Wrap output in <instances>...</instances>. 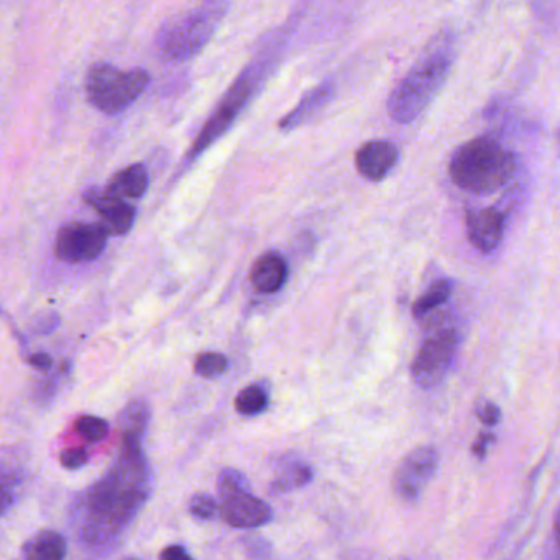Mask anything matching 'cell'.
<instances>
[{
	"mask_svg": "<svg viewBox=\"0 0 560 560\" xmlns=\"http://www.w3.org/2000/svg\"><path fill=\"white\" fill-rule=\"evenodd\" d=\"M454 60V34L448 31L439 32L428 42L418 61L389 94V117L402 126L418 120L444 86Z\"/></svg>",
	"mask_w": 560,
	"mask_h": 560,
	"instance_id": "cell-1",
	"label": "cell"
},
{
	"mask_svg": "<svg viewBox=\"0 0 560 560\" xmlns=\"http://www.w3.org/2000/svg\"><path fill=\"white\" fill-rule=\"evenodd\" d=\"M516 156L491 137H477L458 147L448 163L455 186L474 195H493L516 173Z\"/></svg>",
	"mask_w": 560,
	"mask_h": 560,
	"instance_id": "cell-2",
	"label": "cell"
},
{
	"mask_svg": "<svg viewBox=\"0 0 560 560\" xmlns=\"http://www.w3.org/2000/svg\"><path fill=\"white\" fill-rule=\"evenodd\" d=\"M222 18L224 8L209 0L202 8L170 19L156 37L160 57L168 61H185L195 57L211 42Z\"/></svg>",
	"mask_w": 560,
	"mask_h": 560,
	"instance_id": "cell-3",
	"label": "cell"
},
{
	"mask_svg": "<svg viewBox=\"0 0 560 560\" xmlns=\"http://www.w3.org/2000/svg\"><path fill=\"white\" fill-rule=\"evenodd\" d=\"M149 81L145 70L120 71L113 65H94L86 78L88 100L101 113L116 116L139 100Z\"/></svg>",
	"mask_w": 560,
	"mask_h": 560,
	"instance_id": "cell-4",
	"label": "cell"
},
{
	"mask_svg": "<svg viewBox=\"0 0 560 560\" xmlns=\"http://www.w3.org/2000/svg\"><path fill=\"white\" fill-rule=\"evenodd\" d=\"M458 350V334L454 327H439L425 337L411 365V376L422 389L441 385L447 376Z\"/></svg>",
	"mask_w": 560,
	"mask_h": 560,
	"instance_id": "cell-5",
	"label": "cell"
},
{
	"mask_svg": "<svg viewBox=\"0 0 560 560\" xmlns=\"http://www.w3.org/2000/svg\"><path fill=\"white\" fill-rule=\"evenodd\" d=\"M109 231L103 224L71 222L58 232L55 254L67 264H83L100 257L109 241Z\"/></svg>",
	"mask_w": 560,
	"mask_h": 560,
	"instance_id": "cell-6",
	"label": "cell"
},
{
	"mask_svg": "<svg viewBox=\"0 0 560 560\" xmlns=\"http://www.w3.org/2000/svg\"><path fill=\"white\" fill-rule=\"evenodd\" d=\"M439 454L431 445L409 452L395 474V491L406 503H415L424 493L438 471Z\"/></svg>",
	"mask_w": 560,
	"mask_h": 560,
	"instance_id": "cell-7",
	"label": "cell"
},
{
	"mask_svg": "<svg viewBox=\"0 0 560 560\" xmlns=\"http://www.w3.org/2000/svg\"><path fill=\"white\" fill-rule=\"evenodd\" d=\"M254 74H252L250 70L244 71L242 77L235 81L232 90L229 91L228 96H225L224 103L218 107L214 116L209 119V122L206 124L205 129H202L201 136L196 140L195 145H192L191 152H189V160L196 159V156L201 155L208 147H211L229 127L234 122L235 117L241 113L242 107L247 104L248 97L252 94V88H254Z\"/></svg>",
	"mask_w": 560,
	"mask_h": 560,
	"instance_id": "cell-8",
	"label": "cell"
},
{
	"mask_svg": "<svg viewBox=\"0 0 560 560\" xmlns=\"http://www.w3.org/2000/svg\"><path fill=\"white\" fill-rule=\"evenodd\" d=\"M84 201L100 214L101 224L113 235H126L136 222V208L109 189L91 188Z\"/></svg>",
	"mask_w": 560,
	"mask_h": 560,
	"instance_id": "cell-9",
	"label": "cell"
},
{
	"mask_svg": "<svg viewBox=\"0 0 560 560\" xmlns=\"http://www.w3.org/2000/svg\"><path fill=\"white\" fill-rule=\"evenodd\" d=\"M468 241L481 254H493L504 234V214L494 208L474 209L467 214Z\"/></svg>",
	"mask_w": 560,
	"mask_h": 560,
	"instance_id": "cell-10",
	"label": "cell"
},
{
	"mask_svg": "<svg viewBox=\"0 0 560 560\" xmlns=\"http://www.w3.org/2000/svg\"><path fill=\"white\" fill-rule=\"evenodd\" d=\"M399 160V150L388 140H372L360 147L355 153L357 172L369 179L378 183L385 179L395 168Z\"/></svg>",
	"mask_w": 560,
	"mask_h": 560,
	"instance_id": "cell-11",
	"label": "cell"
},
{
	"mask_svg": "<svg viewBox=\"0 0 560 560\" xmlns=\"http://www.w3.org/2000/svg\"><path fill=\"white\" fill-rule=\"evenodd\" d=\"M222 517L237 529H255L270 523L273 511L267 501L247 493L222 501Z\"/></svg>",
	"mask_w": 560,
	"mask_h": 560,
	"instance_id": "cell-12",
	"label": "cell"
},
{
	"mask_svg": "<svg viewBox=\"0 0 560 560\" xmlns=\"http://www.w3.org/2000/svg\"><path fill=\"white\" fill-rule=\"evenodd\" d=\"M250 280L255 290L260 293H278L288 280L287 260L277 252L261 255L252 267Z\"/></svg>",
	"mask_w": 560,
	"mask_h": 560,
	"instance_id": "cell-13",
	"label": "cell"
},
{
	"mask_svg": "<svg viewBox=\"0 0 560 560\" xmlns=\"http://www.w3.org/2000/svg\"><path fill=\"white\" fill-rule=\"evenodd\" d=\"M334 96H336L334 83L327 81V83L320 84L316 90L306 94L303 101L288 116L283 117V120L280 122V129L283 132H291V130L298 129L303 124L310 122L313 117H316L332 101Z\"/></svg>",
	"mask_w": 560,
	"mask_h": 560,
	"instance_id": "cell-14",
	"label": "cell"
},
{
	"mask_svg": "<svg viewBox=\"0 0 560 560\" xmlns=\"http://www.w3.org/2000/svg\"><path fill=\"white\" fill-rule=\"evenodd\" d=\"M149 172L142 163L127 166L110 178L106 186L110 192L124 199H140L149 189Z\"/></svg>",
	"mask_w": 560,
	"mask_h": 560,
	"instance_id": "cell-15",
	"label": "cell"
},
{
	"mask_svg": "<svg viewBox=\"0 0 560 560\" xmlns=\"http://www.w3.org/2000/svg\"><path fill=\"white\" fill-rule=\"evenodd\" d=\"M67 540L55 530H42L34 539L28 540L22 549L27 559L60 560L67 556Z\"/></svg>",
	"mask_w": 560,
	"mask_h": 560,
	"instance_id": "cell-16",
	"label": "cell"
},
{
	"mask_svg": "<svg viewBox=\"0 0 560 560\" xmlns=\"http://www.w3.org/2000/svg\"><path fill=\"white\" fill-rule=\"evenodd\" d=\"M149 419L150 409L147 402H130V405L124 409L122 416H120V424H122L124 431H126V442L139 444Z\"/></svg>",
	"mask_w": 560,
	"mask_h": 560,
	"instance_id": "cell-17",
	"label": "cell"
},
{
	"mask_svg": "<svg viewBox=\"0 0 560 560\" xmlns=\"http://www.w3.org/2000/svg\"><path fill=\"white\" fill-rule=\"evenodd\" d=\"M313 468L304 462H294L281 470V474L271 481V493H284L304 487L313 480Z\"/></svg>",
	"mask_w": 560,
	"mask_h": 560,
	"instance_id": "cell-18",
	"label": "cell"
},
{
	"mask_svg": "<svg viewBox=\"0 0 560 560\" xmlns=\"http://www.w3.org/2000/svg\"><path fill=\"white\" fill-rule=\"evenodd\" d=\"M452 291H454V284L448 280H439L416 301L415 306H412V316L415 317H424L428 316L432 311L441 307L442 304L447 303L448 298H451Z\"/></svg>",
	"mask_w": 560,
	"mask_h": 560,
	"instance_id": "cell-19",
	"label": "cell"
},
{
	"mask_svg": "<svg viewBox=\"0 0 560 560\" xmlns=\"http://www.w3.org/2000/svg\"><path fill=\"white\" fill-rule=\"evenodd\" d=\"M270 393L264 383H254L238 393L235 398V409L244 416L260 415L267 409Z\"/></svg>",
	"mask_w": 560,
	"mask_h": 560,
	"instance_id": "cell-20",
	"label": "cell"
},
{
	"mask_svg": "<svg viewBox=\"0 0 560 560\" xmlns=\"http://www.w3.org/2000/svg\"><path fill=\"white\" fill-rule=\"evenodd\" d=\"M218 491L222 501L231 500L241 494L252 493L250 481L242 471L235 470V468H224L219 474Z\"/></svg>",
	"mask_w": 560,
	"mask_h": 560,
	"instance_id": "cell-21",
	"label": "cell"
},
{
	"mask_svg": "<svg viewBox=\"0 0 560 560\" xmlns=\"http://www.w3.org/2000/svg\"><path fill=\"white\" fill-rule=\"evenodd\" d=\"M77 431L88 442H101L109 434V424L97 416H83L77 421Z\"/></svg>",
	"mask_w": 560,
	"mask_h": 560,
	"instance_id": "cell-22",
	"label": "cell"
},
{
	"mask_svg": "<svg viewBox=\"0 0 560 560\" xmlns=\"http://www.w3.org/2000/svg\"><path fill=\"white\" fill-rule=\"evenodd\" d=\"M195 370L205 378H214L228 370V359L218 352L202 353L196 359Z\"/></svg>",
	"mask_w": 560,
	"mask_h": 560,
	"instance_id": "cell-23",
	"label": "cell"
},
{
	"mask_svg": "<svg viewBox=\"0 0 560 560\" xmlns=\"http://www.w3.org/2000/svg\"><path fill=\"white\" fill-rule=\"evenodd\" d=\"M189 511L198 520H211L218 513V503L214 498L206 493L195 494L189 503Z\"/></svg>",
	"mask_w": 560,
	"mask_h": 560,
	"instance_id": "cell-24",
	"label": "cell"
},
{
	"mask_svg": "<svg viewBox=\"0 0 560 560\" xmlns=\"http://www.w3.org/2000/svg\"><path fill=\"white\" fill-rule=\"evenodd\" d=\"M90 460L86 448L83 447H71L67 451L61 452L60 462L68 470H77V468L84 467Z\"/></svg>",
	"mask_w": 560,
	"mask_h": 560,
	"instance_id": "cell-25",
	"label": "cell"
},
{
	"mask_svg": "<svg viewBox=\"0 0 560 560\" xmlns=\"http://www.w3.org/2000/svg\"><path fill=\"white\" fill-rule=\"evenodd\" d=\"M478 419L488 428H494L501 421V409L493 402H487L478 409Z\"/></svg>",
	"mask_w": 560,
	"mask_h": 560,
	"instance_id": "cell-26",
	"label": "cell"
},
{
	"mask_svg": "<svg viewBox=\"0 0 560 560\" xmlns=\"http://www.w3.org/2000/svg\"><path fill=\"white\" fill-rule=\"evenodd\" d=\"M530 4H533L537 18H542L544 21L556 14L557 0H530Z\"/></svg>",
	"mask_w": 560,
	"mask_h": 560,
	"instance_id": "cell-27",
	"label": "cell"
},
{
	"mask_svg": "<svg viewBox=\"0 0 560 560\" xmlns=\"http://www.w3.org/2000/svg\"><path fill=\"white\" fill-rule=\"evenodd\" d=\"M189 557L191 556L183 546H170L162 552V559L165 560L189 559Z\"/></svg>",
	"mask_w": 560,
	"mask_h": 560,
	"instance_id": "cell-28",
	"label": "cell"
},
{
	"mask_svg": "<svg viewBox=\"0 0 560 560\" xmlns=\"http://www.w3.org/2000/svg\"><path fill=\"white\" fill-rule=\"evenodd\" d=\"M28 363H31L34 369L48 370L54 365V360H51V357L48 355V353L40 352L32 355L31 359H28Z\"/></svg>",
	"mask_w": 560,
	"mask_h": 560,
	"instance_id": "cell-29",
	"label": "cell"
},
{
	"mask_svg": "<svg viewBox=\"0 0 560 560\" xmlns=\"http://www.w3.org/2000/svg\"><path fill=\"white\" fill-rule=\"evenodd\" d=\"M491 441H493V438H491L490 434L478 435L474 444V454L477 455V457H483V455L487 454V447L490 445Z\"/></svg>",
	"mask_w": 560,
	"mask_h": 560,
	"instance_id": "cell-30",
	"label": "cell"
},
{
	"mask_svg": "<svg viewBox=\"0 0 560 560\" xmlns=\"http://www.w3.org/2000/svg\"><path fill=\"white\" fill-rule=\"evenodd\" d=\"M553 534H556L557 547H559L560 550V508L559 511H557L556 521H553Z\"/></svg>",
	"mask_w": 560,
	"mask_h": 560,
	"instance_id": "cell-31",
	"label": "cell"
},
{
	"mask_svg": "<svg viewBox=\"0 0 560 560\" xmlns=\"http://www.w3.org/2000/svg\"><path fill=\"white\" fill-rule=\"evenodd\" d=\"M556 140H557V147H559V152H560V129L557 130Z\"/></svg>",
	"mask_w": 560,
	"mask_h": 560,
	"instance_id": "cell-32",
	"label": "cell"
}]
</instances>
